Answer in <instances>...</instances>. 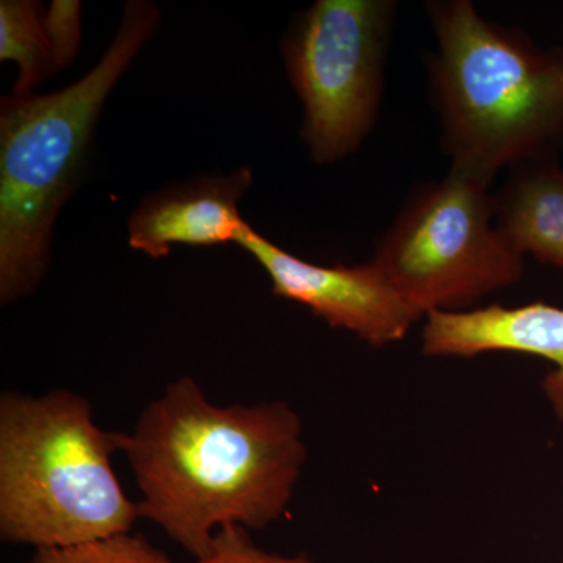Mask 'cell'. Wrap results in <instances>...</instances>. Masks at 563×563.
<instances>
[{
	"mask_svg": "<svg viewBox=\"0 0 563 563\" xmlns=\"http://www.w3.org/2000/svg\"><path fill=\"white\" fill-rule=\"evenodd\" d=\"M118 451V432L103 431L84 395L3 391L0 539L63 550L132 532L139 504L114 473Z\"/></svg>",
	"mask_w": 563,
	"mask_h": 563,
	"instance_id": "obj_4",
	"label": "cell"
},
{
	"mask_svg": "<svg viewBox=\"0 0 563 563\" xmlns=\"http://www.w3.org/2000/svg\"><path fill=\"white\" fill-rule=\"evenodd\" d=\"M25 563H174L150 540L129 532L101 542L33 551Z\"/></svg>",
	"mask_w": 563,
	"mask_h": 563,
	"instance_id": "obj_12",
	"label": "cell"
},
{
	"mask_svg": "<svg viewBox=\"0 0 563 563\" xmlns=\"http://www.w3.org/2000/svg\"><path fill=\"white\" fill-rule=\"evenodd\" d=\"M192 563H314L303 555H282L263 550L242 526H225L214 537L210 554Z\"/></svg>",
	"mask_w": 563,
	"mask_h": 563,
	"instance_id": "obj_14",
	"label": "cell"
},
{
	"mask_svg": "<svg viewBox=\"0 0 563 563\" xmlns=\"http://www.w3.org/2000/svg\"><path fill=\"white\" fill-rule=\"evenodd\" d=\"M493 203L496 225L515 250L563 272V168L559 157L510 169Z\"/></svg>",
	"mask_w": 563,
	"mask_h": 563,
	"instance_id": "obj_10",
	"label": "cell"
},
{
	"mask_svg": "<svg viewBox=\"0 0 563 563\" xmlns=\"http://www.w3.org/2000/svg\"><path fill=\"white\" fill-rule=\"evenodd\" d=\"M140 490V518L158 526L195 561L225 526L265 529L295 498L307 463L302 421L290 404L211 402L181 376L118 432Z\"/></svg>",
	"mask_w": 563,
	"mask_h": 563,
	"instance_id": "obj_1",
	"label": "cell"
},
{
	"mask_svg": "<svg viewBox=\"0 0 563 563\" xmlns=\"http://www.w3.org/2000/svg\"><path fill=\"white\" fill-rule=\"evenodd\" d=\"M395 0H318L284 41L303 107L302 140L325 165L350 157L372 133L384 95Z\"/></svg>",
	"mask_w": 563,
	"mask_h": 563,
	"instance_id": "obj_6",
	"label": "cell"
},
{
	"mask_svg": "<svg viewBox=\"0 0 563 563\" xmlns=\"http://www.w3.org/2000/svg\"><path fill=\"white\" fill-rule=\"evenodd\" d=\"M161 11L131 0L95 68L49 95L0 103V301L32 295L51 261L62 207L79 184L92 133L114 85L157 32Z\"/></svg>",
	"mask_w": 563,
	"mask_h": 563,
	"instance_id": "obj_3",
	"label": "cell"
},
{
	"mask_svg": "<svg viewBox=\"0 0 563 563\" xmlns=\"http://www.w3.org/2000/svg\"><path fill=\"white\" fill-rule=\"evenodd\" d=\"M236 244L265 269L273 292L301 303L333 329H344L373 347L401 342L421 313L373 262L324 266L282 250L244 224Z\"/></svg>",
	"mask_w": 563,
	"mask_h": 563,
	"instance_id": "obj_7",
	"label": "cell"
},
{
	"mask_svg": "<svg viewBox=\"0 0 563 563\" xmlns=\"http://www.w3.org/2000/svg\"><path fill=\"white\" fill-rule=\"evenodd\" d=\"M43 27L49 41L55 73L70 65L81 41V3L79 0H54L43 13Z\"/></svg>",
	"mask_w": 563,
	"mask_h": 563,
	"instance_id": "obj_13",
	"label": "cell"
},
{
	"mask_svg": "<svg viewBox=\"0 0 563 563\" xmlns=\"http://www.w3.org/2000/svg\"><path fill=\"white\" fill-rule=\"evenodd\" d=\"M43 13L33 0L0 2V62H14L20 69L11 95H31L38 81L55 73Z\"/></svg>",
	"mask_w": 563,
	"mask_h": 563,
	"instance_id": "obj_11",
	"label": "cell"
},
{
	"mask_svg": "<svg viewBox=\"0 0 563 563\" xmlns=\"http://www.w3.org/2000/svg\"><path fill=\"white\" fill-rule=\"evenodd\" d=\"M251 184V169L240 168L166 188L132 214L129 244L151 258H165L174 244L213 247L236 243L246 224L239 201Z\"/></svg>",
	"mask_w": 563,
	"mask_h": 563,
	"instance_id": "obj_9",
	"label": "cell"
},
{
	"mask_svg": "<svg viewBox=\"0 0 563 563\" xmlns=\"http://www.w3.org/2000/svg\"><path fill=\"white\" fill-rule=\"evenodd\" d=\"M437 40L429 76L451 172L496 174L563 146V49L481 16L470 0L426 3Z\"/></svg>",
	"mask_w": 563,
	"mask_h": 563,
	"instance_id": "obj_2",
	"label": "cell"
},
{
	"mask_svg": "<svg viewBox=\"0 0 563 563\" xmlns=\"http://www.w3.org/2000/svg\"><path fill=\"white\" fill-rule=\"evenodd\" d=\"M421 352L431 358H473L517 352L551 362L542 391L563 422V307L547 302L492 303L463 312H433L422 320Z\"/></svg>",
	"mask_w": 563,
	"mask_h": 563,
	"instance_id": "obj_8",
	"label": "cell"
},
{
	"mask_svg": "<svg viewBox=\"0 0 563 563\" xmlns=\"http://www.w3.org/2000/svg\"><path fill=\"white\" fill-rule=\"evenodd\" d=\"M488 185L451 172L407 198L372 261L422 320L517 284L526 257L499 231Z\"/></svg>",
	"mask_w": 563,
	"mask_h": 563,
	"instance_id": "obj_5",
	"label": "cell"
}]
</instances>
